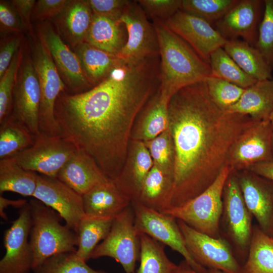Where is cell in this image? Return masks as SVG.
Listing matches in <instances>:
<instances>
[{
  "mask_svg": "<svg viewBox=\"0 0 273 273\" xmlns=\"http://www.w3.org/2000/svg\"><path fill=\"white\" fill-rule=\"evenodd\" d=\"M159 56L119 61L109 75L80 93L60 94L55 118L62 134L114 180L124 165L139 113L160 86Z\"/></svg>",
  "mask_w": 273,
  "mask_h": 273,
  "instance_id": "6da1fadb",
  "label": "cell"
},
{
  "mask_svg": "<svg viewBox=\"0 0 273 273\" xmlns=\"http://www.w3.org/2000/svg\"><path fill=\"white\" fill-rule=\"evenodd\" d=\"M168 119L175 157L171 206L183 205L211 186L227 165L236 141L257 121L220 108L205 81L172 96Z\"/></svg>",
  "mask_w": 273,
  "mask_h": 273,
  "instance_id": "7a4b0ae2",
  "label": "cell"
},
{
  "mask_svg": "<svg viewBox=\"0 0 273 273\" xmlns=\"http://www.w3.org/2000/svg\"><path fill=\"white\" fill-rule=\"evenodd\" d=\"M159 51V90L169 99L180 89L211 76L209 64L203 60L163 21L152 19Z\"/></svg>",
  "mask_w": 273,
  "mask_h": 273,
  "instance_id": "3957f363",
  "label": "cell"
},
{
  "mask_svg": "<svg viewBox=\"0 0 273 273\" xmlns=\"http://www.w3.org/2000/svg\"><path fill=\"white\" fill-rule=\"evenodd\" d=\"M31 216L29 242L33 252L32 270L55 255L75 252L77 236L60 220L54 210L36 199L29 202Z\"/></svg>",
  "mask_w": 273,
  "mask_h": 273,
  "instance_id": "277c9868",
  "label": "cell"
},
{
  "mask_svg": "<svg viewBox=\"0 0 273 273\" xmlns=\"http://www.w3.org/2000/svg\"><path fill=\"white\" fill-rule=\"evenodd\" d=\"M222 202L220 237L229 243L236 259L243 265L252 239L253 216L244 202L235 172L231 171L225 181Z\"/></svg>",
  "mask_w": 273,
  "mask_h": 273,
  "instance_id": "5b68a950",
  "label": "cell"
},
{
  "mask_svg": "<svg viewBox=\"0 0 273 273\" xmlns=\"http://www.w3.org/2000/svg\"><path fill=\"white\" fill-rule=\"evenodd\" d=\"M231 172L226 165L213 184L200 195L183 205L171 206L161 212L183 221L200 232L220 237L223 191Z\"/></svg>",
  "mask_w": 273,
  "mask_h": 273,
  "instance_id": "8992f818",
  "label": "cell"
},
{
  "mask_svg": "<svg viewBox=\"0 0 273 273\" xmlns=\"http://www.w3.org/2000/svg\"><path fill=\"white\" fill-rule=\"evenodd\" d=\"M33 63L40 86L39 126L40 133L47 135H62L55 115L56 102L66 85L44 44L38 38L32 50Z\"/></svg>",
  "mask_w": 273,
  "mask_h": 273,
  "instance_id": "52a82bcc",
  "label": "cell"
},
{
  "mask_svg": "<svg viewBox=\"0 0 273 273\" xmlns=\"http://www.w3.org/2000/svg\"><path fill=\"white\" fill-rule=\"evenodd\" d=\"M140 253V234L131 204L115 217L109 234L95 249L90 259L111 257L121 265L125 273H135Z\"/></svg>",
  "mask_w": 273,
  "mask_h": 273,
  "instance_id": "ba28073f",
  "label": "cell"
},
{
  "mask_svg": "<svg viewBox=\"0 0 273 273\" xmlns=\"http://www.w3.org/2000/svg\"><path fill=\"white\" fill-rule=\"evenodd\" d=\"M63 135H47L40 133L34 144L12 157L25 170L57 177L63 166L77 150Z\"/></svg>",
  "mask_w": 273,
  "mask_h": 273,
  "instance_id": "9c48e42d",
  "label": "cell"
},
{
  "mask_svg": "<svg viewBox=\"0 0 273 273\" xmlns=\"http://www.w3.org/2000/svg\"><path fill=\"white\" fill-rule=\"evenodd\" d=\"M131 204L134 214L135 226L140 234L147 235L177 252L196 271L208 273V270L198 263L188 251L176 219L136 201Z\"/></svg>",
  "mask_w": 273,
  "mask_h": 273,
  "instance_id": "30bf717a",
  "label": "cell"
},
{
  "mask_svg": "<svg viewBox=\"0 0 273 273\" xmlns=\"http://www.w3.org/2000/svg\"><path fill=\"white\" fill-rule=\"evenodd\" d=\"M187 248L195 260L208 270L223 273H243L242 265L236 259L229 243L221 237L214 238L200 232L176 219Z\"/></svg>",
  "mask_w": 273,
  "mask_h": 273,
  "instance_id": "8fae6325",
  "label": "cell"
},
{
  "mask_svg": "<svg viewBox=\"0 0 273 273\" xmlns=\"http://www.w3.org/2000/svg\"><path fill=\"white\" fill-rule=\"evenodd\" d=\"M138 3L130 1L119 19L125 27L127 41L116 55L125 61H134L159 55L156 31L152 22Z\"/></svg>",
  "mask_w": 273,
  "mask_h": 273,
  "instance_id": "7c38bea8",
  "label": "cell"
},
{
  "mask_svg": "<svg viewBox=\"0 0 273 273\" xmlns=\"http://www.w3.org/2000/svg\"><path fill=\"white\" fill-rule=\"evenodd\" d=\"M40 91L32 58H23L13 90L12 115L34 137L40 133L39 111Z\"/></svg>",
  "mask_w": 273,
  "mask_h": 273,
  "instance_id": "4fadbf2b",
  "label": "cell"
},
{
  "mask_svg": "<svg viewBox=\"0 0 273 273\" xmlns=\"http://www.w3.org/2000/svg\"><path fill=\"white\" fill-rule=\"evenodd\" d=\"M273 161L272 128L269 119L257 120L234 144L227 165L232 171L248 170L252 166Z\"/></svg>",
  "mask_w": 273,
  "mask_h": 273,
  "instance_id": "5bb4252c",
  "label": "cell"
},
{
  "mask_svg": "<svg viewBox=\"0 0 273 273\" xmlns=\"http://www.w3.org/2000/svg\"><path fill=\"white\" fill-rule=\"evenodd\" d=\"M164 22L208 64L211 54L228 40L207 21L181 10Z\"/></svg>",
  "mask_w": 273,
  "mask_h": 273,
  "instance_id": "9a60e30c",
  "label": "cell"
},
{
  "mask_svg": "<svg viewBox=\"0 0 273 273\" xmlns=\"http://www.w3.org/2000/svg\"><path fill=\"white\" fill-rule=\"evenodd\" d=\"M31 226L30 208L27 203L4 234L6 252L0 261V273H29L32 269L33 256L29 239Z\"/></svg>",
  "mask_w": 273,
  "mask_h": 273,
  "instance_id": "2e32d148",
  "label": "cell"
},
{
  "mask_svg": "<svg viewBox=\"0 0 273 273\" xmlns=\"http://www.w3.org/2000/svg\"><path fill=\"white\" fill-rule=\"evenodd\" d=\"M33 197L49 207L76 232L85 215L82 197L57 177L39 174Z\"/></svg>",
  "mask_w": 273,
  "mask_h": 273,
  "instance_id": "e0dca14e",
  "label": "cell"
},
{
  "mask_svg": "<svg viewBox=\"0 0 273 273\" xmlns=\"http://www.w3.org/2000/svg\"><path fill=\"white\" fill-rule=\"evenodd\" d=\"M39 38L49 51L65 84L75 94L94 86L87 78L78 57L63 42L53 28L46 23L38 26Z\"/></svg>",
  "mask_w": 273,
  "mask_h": 273,
  "instance_id": "ac0fdd59",
  "label": "cell"
},
{
  "mask_svg": "<svg viewBox=\"0 0 273 273\" xmlns=\"http://www.w3.org/2000/svg\"><path fill=\"white\" fill-rule=\"evenodd\" d=\"M235 172L247 207L260 229L273 238V181L249 170Z\"/></svg>",
  "mask_w": 273,
  "mask_h": 273,
  "instance_id": "d6986e66",
  "label": "cell"
},
{
  "mask_svg": "<svg viewBox=\"0 0 273 273\" xmlns=\"http://www.w3.org/2000/svg\"><path fill=\"white\" fill-rule=\"evenodd\" d=\"M259 0H241L216 22V29L228 40L241 37L256 43L262 4Z\"/></svg>",
  "mask_w": 273,
  "mask_h": 273,
  "instance_id": "ffe728a7",
  "label": "cell"
},
{
  "mask_svg": "<svg viewBox=\"0 0 273 273\" xmlns=\"http://www.w3.org/2000/svg\"><path fill=\"white\" fill-rule=\"evenodd\" d=\"M153 166L152 157L145 143L130 140L123 167L113 181L131 202L137 201L143 183Z\"/></svg>",
  "mask_w": 273,
  "mask_h": 273,
  "instance_id": "44dd1931",
  "label": "cell"
},
{
  "mask_svg": "<svg viewBox=\"0 0 273 273\" xmlns=\"http://www.w3.org/2000/svg\"><path fill=\"white\" fill-rule=\"evenodd\" d=\"M57 178L81 196L111 180L90 155L78 149L63 166Z\"/></svg>",
  "mask_w": 273,
  "mask_h": 273,
  "instance_id": "7402d4cb",
  "label": "cell"
},
{
  "mask_svg": "<svg viewBox=\"0 0 273 273\" xmlns=\"http://www.w3.org/2000/svg\"><path fill=\"white\" fill-rule=\"evenodd\" d=\"M170 100L158 89L138 116L132 129L131 140L147 142L168 127Z\"/></svg>",
  "mask_w": 273,
  "mask_h": 273,
  "instance_id": "603a6c76",
  "label": "cell"
},
{
  "mask_svg": "<svg viewBox=\"0 0 273 273\" xmlns=\"http://www.w3.org/2000/svg\"><path fill=\"white\" fill-rule=\"evenodd\" d=\"M86 215L115 218L131 205V201L110 180L95 187L82 196Z\"/></svg>",
  "mask_w": 273,
  "mask_h": 273,
  "instance_id": "cb8c5ba5",
  "label": "cell"
},
{
  "mask_svg": "<svg viewBox=\"0 0 273 273\" xmlns=\"http://www.w3.org/2000/svg\"><path fill=\"white\" fill-rule=\"evenodd\" d=\"M127 38L125 27L119 20L93 14L84 41L116 55L125 44Z\"/></svg>",
  "mask_w": 273,
  "mask_h": 273,
  "instance_id": "d4e9b609",
  "label": "cell"
},
{
  "mask_svg": "<svg viewBox=\"0 0 273 273\" xmlns=\"http://www.w3.org/2000/svg\"><path fill=\"white\" fill-rule=\"evenodd\" d=\"M273 109V79L257 81L245 89L228 111L248 116L255 120L269 119Z\"/></svg>",
  "mask_w": 273,
  "mask_h": 273,
  "instance_id": "484cf974",
  "label": "cell"
},
{
  "mask_svg": "<svg viewBox=\"0 0 273 273\" xmlns=\"http://www.w3.org/2000/svg\"><path fill=\"white\" fill-rule=\"evenodd\" d=\"M173 185L174 176L153 165L143 183L136 201L162 212L171 207Z\"/></svg>",
  "mask_w": 273,
  "mask_h": 273,
  "instance_id": "4316f807",
  "label": "cell"
},
{
  "mask_svg": "<svg viewBox=\"0 0 273 273\" xmlns=\"http://www.w3.org/2000/svg\"><path fill=\"white\" fill-rule=\"evenodd\" d=\"M93 15L86 1H69L56 18L58 29L75 47L84 41Z\"/></svg>",
  "mask_w": 273,
  "mask_h": 273,
  "instance_id": "83f0119b",
  "label": "cell"
},
{
  "mask_svg": "<svg viewBox=\"0 0 273 273\" xmlns=\"http://www.w3.org/2000/svg\"><path fill=\"white\" fill-rule=\"evenodd\" d=\"M224 51L246 73L257 81L272 78V69L254 47L238 39L228 40Z\"/></svg>",
  "mask_w": 273,
  "mask_h": 273,
  "instance_id": "f1b7e54d",
  "label": "cell"
},
{
  "mask_svg": "<svg viewBox=\"0 0 273 273\" xmlns=\"http://www.w3.org/2000/svg\"><path fill=\"white\" fill-rule=\"evenodd\" d=\"M75 50L83 71L93 86L105 79L119 61L116 55L85 41L76 46Z\"/></svg>",
  "mask_w": 273,
  "mask_h": 273,
  "instance_id": "f546056e",
  "label": "cell"
},
{
  "mask_svg": "<svg viewBox=\"0 0 273 273\" xmlns=\"http://www.w3.org/2000/svg\"><path fill=\"white\" fill-rule=\"evenodd\" d=\"M39 174L25 170L13 158L0 160V193L11 192L24 197H32Z\"/></svg>",
  "mask_w": 273,
  "mask_h": 273,
  "instance_id": "4dcf8cb0",
  "label": "cell"
},
{
  "mask_svg": "<svg viewBox=\"0 0 273 273\" xmlns=\"http://www.w3.org/2000/svg\"><path fill=\"white\" fill-rule=\"evenodd\" d=\"M115 218H104L85 215L78 226L77 247L76 254L87 261L99 244L109 234Z\"/></svg>",
  "mask_w": 273,
  "mask_h": 273,
  "instance_id": "1f68e13d",
  "label": "cell"
},
{
  "mask_svg": "<svg viewBox=\"0 0 273 273\" xmlns=\"http://www.w3.org/2000/svg\"><path fill=\"white\" fill-rule=\"evenodd\" d=\"M243 273H273V238L253 225L247 259Z\"/></svg>",
  "mask_w": 273,
  "mask_h": 273,
  "instance_id": "d6a6232c",
  "label": "cell"
},
{
  "mask_svg": "<svg viewBox=\"0 0 273 273\" xmlns=\"http://www.w3.org/2000/svg\"><path fill=\"white\" fill-rule=\"evenodd\" d=\"M140 265L136 273H174L178 265L167 257L163 244L140 234Z\"/></svg>",
  "mask_w": 273,
  "mask_h": 273,
  "instance_id": "836d02e7",
  "label": "cell"
},
{
  "mask_svg": "<svg viewBox=\"0 0 273 273\" xmlns=\"http://www.w3.org/2000/svg\"><path fill=\"white\" fill-rule=\"evenodd\" d=\"M0 127V159L12 158L31 146L34 136L11 114Z\"/></svg>",
  "mask_w": 273,
  "mask_h": 273,
  "instance_id": "e575fe53",
  "label": "cell"
},
{
  "mask_svg": "<svg viewBox=\"0 0 273 273\" xmlns=\"http://www.w3.org/2000/svg\"><path fill=\"white\" fill-rule=\"evenodd\" d=\"M209 64L212 76L243 88H248L257 81L242 70L223 48L217 49L211 54Z\"/></svg>",
  "mask_w": 273,
  "mask_h": 273,
  "instance_id": "d590c367",
  "label": "cell"
},
{
  "mask_svg": "<svg viewBox=\"0 0 273 273\" xmlns=\"http://www.w3.org/2000/svg\"><path fill=\"white\" fill-rule=\"evenodd\" d=\"M144 143L151 155L153 165L174 176L175 150L169 126L156 138Z\"/></svg>",
  "mask_w": 273,
  "mask_h": 273,
  "instance_id": "8d00e7d4",
  "label": "cell"
},
{
  "mask_svg": "<svg viewBox=\"0 0 273 273\" xmlns=\"http://www.w3.org/2000/svg\"><path fill=\"white\" fill-rule=\"evenodd\" d=\"M33 270L34 273H106L90 267L75 252L52 256Z\"/></svg>",
  "mask_w": 273,
  "mask_h": 273,
  "instance_id": "74e56055",
  "label": "cell"
},
{
  "mask_svg": "<svg viewBox=\"0 0 273 273\" xmlns=\"http://www.w3.org/2000/svg\"><path fill=\"white\" fill-rule=\"evenodd\" d=\"M23 58V48L21 46L0 78V124L12 114L13 102V90L17 75Z\"/></svg>",
  "mask_w": 273,
  "mask_h": 273,
  "instance_id": "f35d334b",
  "label": "cell"
},
{
  "mask_svg": "<svg viewBox=\"0 0 273 273\" xmlns=\"http://www.w3.org/2000/svg\"><path fill=\"white\" fill-rule=\"evenodd\" d=\"M240 0H182L180 10L209 23L217 22Z\"/></svg>",
  "mask_w": 273,
  "mask_h": 273,
  "instance_id": "ab89813d",
  "label": "cell"
},
{
  "mask_svg": "<svg viewBox=\"0 0 273 273\" xmlns=\"http://www.w3.org/2000/svg\"><path fill=\"white\" fill-rule=\"evenodd\" d=\"M210 96L221 109L228 110L240 99L245 89L212 76L205 81Z\"/></svg>",
  "mask_w": 273,
  "mask_h": 273,
  "instance_id": "60d3db41",
  "label": "cell"
},
{
  "mask_svg": "<svg viewBox=\"0 0 273 273\" xmlns=\"http://www.w3.org/2000/svg\"><path fill=\"white\" fill-rule=\"evenodd\" d=\"M263 4V15L255 47L273 69V0H265Z\"/></svg>",
  "mask_w": 273,
  "mask_h": 273,
  "instance_id": "b9f144b4",
  "label": "cell"
},
{
  "mask_svg": "<svg viewBox=\"0 0 273 273\" xmlns=\"http://www.w3.org/2000/svg\"><path fill=\"white\" fill-rule=\"evenodd\" d=\"M182 0H139L138 3L151 19L165 21L180 10Z\"/></svg>",
  "mask_w": 273,
  "mask_h": 273,
  "instance_id": "7bdbcfd3",
  "label": "cell"
},
{
  "mask_svg": "<svg viewBox=\"0 0 273 273\" xmlns=\"http://www.w3.org/2000/svg\"><path fill=\"white\" fill-rule=\"evenodd\" d=\"M86 1L93 14L119 20L130 1L88 0Z\"/></svg>",
  "mask_w": 273,
  "mask_h": 273,
  "instance_id": "ee69618b",
  "label": "cell"
},
{
  "mask_svg": "<svg viewBox=\"0 0 273 273\" xmlns=\"http://www.w3.org/2000/svg\"><path fill=\"white\" fill-rule=\"evenodd\" d=\"M69 1L38 0L33 9L31 19L43 21L56 18L63 11Z\"/></svg>",
  "mask_w": 273,
  "mask_h": 273,
  "instance_id": "f6af8a7d",
  "label": "cell"
},
{
  "mask_svg": "<svg viewBox=\"0 0 273 273\" xmlns=\"http://www.w3.org/2000/svg\"><path fill=\"white\" fill-rule=\"evenodd\" d=\"M22 36L18 34L3 39L0 47V78L9 67L12 59L21 47Z\"/></svg>",
  "mask_w": 273,
  "mask_h": 273,
  "instance_id": "bcb514c9",
  "label": "cell"
},
{
  "mask_svg": "<svg viewBox=\"0 0 273 273\" xmlns=\"http://www.w3.org/2000/svg\"><path fill=\"white\" fill-rule=\"evenodd\" d=\"M0 23L1 30L5 31L18 33L25 29L13 7L2 1L0 3Z\"/></svg>",
  "mask_w": 273,
  "mask_h": 273,
  "instance_id": "7dc6e473",
  "label": "cell"
},
{
  "mask_svg": "<svg viewBox=\"0 0 273 273\" xmlns=\"http://www.w3.org/2000/svg\"><path fill=\"white\" fill-rule=\"evenodd\" d=\"M36 1L35 0H13L11 6L19 15L25 29L28 30L31 35L33 31L31 20L33 9Z\"/></svg>",
  "mask_w": 273,
  "mask_h": 273,
  "instance_id": "c3c4849f",
  "label": "cell"
},
{
  "mask_svg": "<svg viewBox=\"0 0 273 273\" xmlns=\"http://www.w3.org/2000/svg\"><path fill=\"white\" fill-rule=\"evenodd\" d=\"M248 170L273 181V161L255 164Z\"/></svg>",
  "mask_w": 273,
  "mask_h": 273,
  "instance_id": "681fc988",
  "label": "cell"
},
{
  "mask_svg": "<svg viewBox=\"0 0 273 273\" xmlns=\"http://www.w3.org/2000/svg\"><path fill=\"white\" fill-rule=\"evenodd\" d=\"M27 203V201L24 199L10 200L0 196V215L1 217L7 220L8 218L4 211L9 206H12L15 208H22Z\"/></svg>",
  "mask_w": 273,
  "mask_h": 273,
  "instance_id": "f907efd6",
  "label": "cell"
},
{
  "mask_svg": "<svg viewBox=\"0 0 273 273\" xmlns=\"http://www.w3.org/2000/svg\"><path fill=\"white\" fill-rule=\"evenodd\" d=\"M174 273H200L195 270L186 261L182 260Z\"/></svg>",
  "mask_w": 273,
  "mask_h": 273,
  "instance_id": "816d5d0a",
  "label": "cell"
},
{
  "mask_svg": "<svg viewBox=\"0 0 273 273\" xmlns=\"http://www.w3.org/2000/svg\"><path fill=\"white\" fill-rule=\"evenodd\" d=\"M269 119L270 120L271 128H272V150H273V109L269 115Z\"/></svg>",
  "mask_w": 273,
  "mask_h": 273,
  "instance_id": "f5cc1de1",
  "label": "cell"
},
{
  "mask_svg": "<svg viewBox=\"0 0 273 273\" xmlns=\"http://www.w3.org/2000/svg\"><path fill=\"white\" fill-rule=\"evenodd\" d=\"M208 273H223L221 271L216 269H208Z\"/></svg>",
  "mask_w": 273,
  "mask_h": 273,
  "instance_id": "db71d44e",
  "label": "cell"
}]
</instances>
